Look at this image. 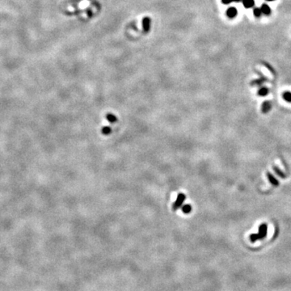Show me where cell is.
Instances as JSON below:
<instances>
[{
    "label": "cell",
    "instance_id": "6da1fadb",
    "mask_svg": "<svg viewBox=\"0 0 291 291\" xmlns=\"http://www.w3.org/2000/svg\"><path fill=\"white\" fill-rule=\"evenodd\" d=\"M267 231H268V226L267 224L263 223L259 226V230L257 234H252L250 235V241L255 243L257 240H263L264 238L267 236Z\"/></svg>",
    "mask_w": 291,
    "mask_h": 291
},
{
    "label": "cell",
    "instance_id": "7a4b0ae2",
    "mask_svg": "<svg viewBox=\"0 0 291 291\" xmlns=\"http://www.w3.org/2000/svg\"><path fill=\"white\" fill-rule=\"evenodd\" d=\"M184 200H185V195L184 193H179L178 196H177V198H176V201H175V203L172 205L173 209L176 210L179 208H180L182 205H183V203H184Z\"/></svg>",
    "mask_w": 291,
    "mask_h": 291
},
{
    "label": "cell",
    "instance_id": "3957f363",
    "mask_svg": "<svg viewBox=\"0 0 291 291\" xmlns=\"http://www.w3.org/2000/svg\"><path fill=\"white\" fill-rule=\"evenodd\" d=\"M226 15L230 19H233L237 15L238 11L235 8H229L226 10Z\"/></svg>",
    "mask_w": 291,
    "mask_h": 291
},
{
    "label": "cell",
    "instance_id": "277c9868",
    "mask_svg": "<svg viewBox=\"0 0 291 291\" xmlns=\"http://www.w3.org/2000/svg\"><path fill=\"white\" fill-rule=\"evenodd\" d=\"M261 12H262V14H264V15H269L270 14H271V8H269V6H268V4H262V5H261Z\"/></svg>",
    "mask_w": 291,
    "mask_h": 291
},
{
    "label": "cell",
    "instance_id": "5b68a950",
    "mask_svg": "<svg viewBox=\"0 0 291 291\" xmlns=\"http://www.w3.org/2000/svg\"><path fill=\"white\" fill-rule=\"evenodd\" d=\"M243 7L245 8H251L255 6V0H242Z\"/></svg>",
    "mask_w": 291,
    "mask_h": 291
},
{
    "label": "cell",
    "instance_id": "8992f818",
    "mask_svg": "<svg viewBox=\"0 0 291 291\" xmlns=\"http://www.w3.org/2000/svg\"><path fill=\"white\" fill-rule=\"evenodd\" d=\"M271 108H272V104L270 103V102L266 101V102H264V103H263L261 109H262L263 113H266L269 111L270 109H271Z\"/></svg>",
    "mask_w": 291,
    "mask_h": 291
},
{
    "label": "cell",
    "instance_id": "52a82bcc",
    "mask_svg": "<svg viewBox=\"0 0 291 291\" xmlns=\"http://www.w3.org/2000/svg\"><path fill=\"white\" fill-rule=\"evenodd\" d=\"M142 25H143L144 30L146 32H147L148 30H150V25H151V19L150 18L146 17L144 18V19L142 20Z\"/></svg>",
    "mask_w": 291,
    "mask_h": 291
},
{
    "label": "cell",
    "instance_id": "ba28073f",
    "mask_svg": "<svg viewBox=\"0 0 291 291\" xmlns=\"http://www.w3.org/2000/svg\"><path fill=\"white\" fill-rule=\"evenodd\" d=\"M267 175H268L267 176H268V180H269V182L271 184H273V185H278V184H279V182L277 180V179L274 178V176H272V175H271L270 173H268Z\"/></svg>",
    "mask_w": 291,
    "mask_h": 291
},
{
    "label": "cell",
    "instance_id": "9c48e42d",
    "mask_svg": "<svg viewBox=\"0 0 291 291\" xmlns=\"http://www.w3.org/2000/svg\"><path fill=\"white\" fill-rule=\"evenodd\" d=\"M283 99L285 100L286 102H289V103H291V92H285V93H283Z\"/></svg>",
    "mask_w": 291,
    "mask_h": 291
},
{
    "label": "cell",
    "instance_id": "30bf717a",
    "mask_svg": "<svg viewBox=\"0 0 291 291\" xmlns=\"http://www.w3.org/2000/svg\"><path fill=\"white\" fill-rule=\"evenodd\" d=\"M268 93V89L267 87H261L260 90L258 91V95L261 96H266Z\"/></svg>",
    "mask_w": 291,
    "mask_h": 291
},
{
    "label": "cell",
    "instance_id": "8fae6325",
    "mask_svg": "<svg viewBox=\"0 0 291 291\" xmlns=\"http://www.w3.org/2000/svg\"><path fill=\"white\" fill-rule=\"evenodd\" d=\"M192 210V207L190 205H184L182 206V211L184 213V214H189Z\"/></svg>",
    "mask_w": 291,
    "mask_h": 291
},
{
    "label": "cell",
    "instance_id": "7c38bea8",
    "mask_svg": "<svg viewBox=\"0 0 291 291\" xmlns=\"http://www.w3.org/2000/svg\"><path fill=\"white\" fill-rule=\"evenodd\" d=\"M253 14H254V15L256 16V17H257V18L261 17V15H262V12H261V8H254V10H253Z\"/></svg>",
    "mask_w": 291,
    "mask_h": 291
},
{
    "label": "cell",
    "instance_id": "4fadbf2b",
    "mask_svg": "<svg viewBox=\"0 0 291 291\" xmlns=\"http://www.w3.org/2000/svg\"><path fill=\"white\" fill-rule=\"evenodd\" d=\"M107 120L109 121V122L114 123V122H116V121H117V117H116L114 115H113V114H108V115H107Z\"/></svg>",
    "mask_w": 291,
    "mask_h": 291
},
{
    "label": "cell",
    "instance_id": "5bb4252c",
    "mask_svg": "<svg viewBox=\"0 0 291 291\" xmlns=\"http://www.w3.org/2000/svg\"><path fill=\"white\" fill-rule=\"evenodd\" d=\"M111 132H112L111 128L108 126H105L102 129V133H103V134H105V135H108V134H109Z\"/></svg>",
    "mask_w": 291,
    "mask_h": 291
},
{
    "label": "cell",
    "instance_id": "9a60e30c",
    "mask_svg": "<svg viewBox=\"0 0 291 291\" xmlns=\"http://www.w3.org/2000/svg\"><path fill=\"white\" fill-rule=\"evenodd\" d=\"M242 0H222V3L223 4H229L232 2H235V3H240L241 2Z\"/></svg>",
    "mask_w": 291,
    "mask_h": 291
},
{
    "label": "cell",
    "instance_id": "2e32d148",
    "mask_svg": "<svg viewBox=\"0 0 291 291\" xmlns=\"http://www.w3.org/2000/svg\"><path fill=\"white\" fill-rule=\"evenodd\" d=\"M274 171H275V172H277V174L278 175H279L280 176H281V177H285V175L283 174V173L282 172H281V171L279 170V169H278L277 168V167H274Z\"/></svg>",
    "mask_w": 291,
    "mask_h": 291
},
{
    "label": "cell",
    "instance_id": "e0dca14e",
    "mask_svg": "<svg viewBox=\"0 0 291 291\" xmlns=\"http://www.w3.org/2000/svg\"><path fill=\"white\" fill-rule=\"evenodd\" d=\"M264 80H266V79H264V78H262V79H260V80H256V81H253L252 82V83H256V84L257 85H261V82H263V81H264Z\"/></svg>",
    "mask_w": 291,
    "mask_h": 291
},
{
    "label": "cell",
    "instance_id": "ac0fdd59",
    "mask_svg": "<svg viewBox=\"0 0 291 291\" xmlns=\"http://www.w3.org/2000/svg\"><path fill=\"white\" fill-rule=\"evenodd\" d=\"M268 2H272V1H275V0H266Z\"/></svg>",
    "mask_w": 291,
    "mask_h": 291
}]
</instances>
